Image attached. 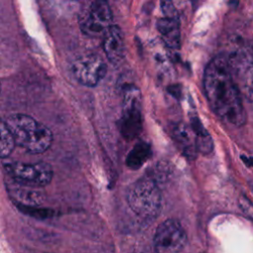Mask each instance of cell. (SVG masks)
I'll use <instances>...</instances> for the list:
<instances>
[{
	"instance_id": "ffe728a7",
	"label": "cell",
	"mask_w": 253,
	"mask_h": 253,
	"mask_svg": "<svg viewBox=\"0 0 253 253\" xmlns=\"http://www.w3.org/2000/svg\"><path fill=\"white\" fill-rule=\"evenodd\" d=\"M240 158L245 163V165H247L248 167H253V157H247L245 155H241Z\"/></svg>"
},
{
	"instance_id": "ac0fdd59",
	"label": "cell",
	"mask_w": 253,
	"mask_h": 253,
	"mask_svg": "<svg viewBox=\"0 0 253 253\" xmlns=\"http://www.w3.org/2000/svg\"><path fill=\"white\" fill-rule=\"evenodd\" d=\"M239 207L244 214L253 220V203L245 196H241L239 198Z\"/></svg>"
},
{
	"instance_id": "e0dca14e",
	"label": "cell",
	"mask_w": 253,
	"mask_h": 253,
	"mask_svg": "<svg viewBox=\"0 0 253 253\" xmlns=\"http://www.w3.org/2000/svg\"><path fill=\"white\" fill-rule=\"evenodd\" d=\"M161 10L164 14V17L166 18H173V19H179L177 10L171 1H161Z\"/></svg>"
},
{
	"instance_id": "9c48e42d",
	"label": "cell",
	"mask_w": 253,
	"mask_h": 253,
	"mask_svg": "<svg viewBox=\"0 0 253 253\" xmlns=\"http://www.w3.org/2000/svg\"><path fill=\"white\" fill-rule=\"evenodd\" d=\"M227 60L240 93L253 107V54L239 50L227 56Z\"/></svg>"
},
{
	"instance_id": "2e32d148",
	"label": "cell",
	"mask_w": 253,
	"mask_h": 253,
	"mask_svg": "<svg viewBox=\"0 0 253 253\" xmlns=\"http://www.w3.org/2000/svg\"><path fill=\"white\" fill-rule=\"evenodd\" d=\"M16 145L17 144H16L13 134L6 126V124L4 123V121H2L1 126H0V156H1V158L4 160L7 157H9L10 154L13 152Z\"/></svg>"
},
{
	"instance_id": "5bb4252c",
	"label": "cell",
	"mask_w": 253,
	"mask_h": 253,
	"mask_svg": "<svg viewBox=\"0 0 253 253\" xmlns=\"http://www.w3.org/2000/svg\"><path fill=\"white\" fill-rule=\"evenodd\" d=\"M191 126L196 135V144L198 152H202L203 154H208L211 152L213 148L211 136L210 135L208 130L203 126L199 118H193L191 121Z\"/></svg>"
},
{
	"instance_id": "4fadbf2b",
	"label": "cell",
	"mask_w": 253,
	"mask_h": 253,
	"mask_svg": "<svg viewBox=\"0 0 253 253\" xmlns=\"http://www.w3.org/2000/svg\"><path fill=\"white\" fill-rule=\"evenodd\" d=\"M152 155L151 146L145 141H138L126 156V163L130 169L140 168Z\"/></svg>"
},
{
	"instance_id": "9a60e30c",
	"label": "cell",
	"mask_w": 253,
	"mask_h": 253,
	"mask_svg": "<svg viewBox=\"0 0 253 253\" xmlns=\"http://www.w3.org/2000/svg\"><path fill=\"white\" fill-rule=\"evenodd\" d=\"M10 194V197L15 200V203H20L22 206L26 207H32V206H38L42 204V197L41 193L36 191H30L24 189V186L15 187V188H9L7 190Z\"/></svg>"
},
{
	"instance_id": "7a4b0ae2",
	"label": "cell",
	"mask_w": 253,
	"mask_h": 253,
	"mask_svg": "<svg viewBox=\"0 0 253 253\" xmlns=\"http://www.w3.org/2000/svg\"><path fill=\"white\" fill-rule=\"evenodd\" d=\"M13 134L16 144L32 154L46 151L53 140L51 130L26 114H12L3 120Z\"/></svg>"
},
{
	"instance_id": "8992f818",
	"label": "cell",
	"mask_w": 253,
	"mask_h": 253,
	"mask_svg": "<svg viewBox=\"0 0 253 253\" xmlns=\"http://www.w3.org/2000/svg\"><path fill=\"white\" fill-rule=\"evenodd\" d=\"M119 128L123 136L126 139L136 137L142 129L140 92L133 86L126 88L125 91Z\"/></svg>"
},
{
	"instance_id": "5b68a950",
	"label": "cell",
	"mask_w": 253,
	"mask_h": 253,
	"mask_svg": "<svg viewBox=\"0 0 253 253\" xmlns=\"http://www.w3.org/2000/svg\"><path fill=\"white\" fill-rule=\"evenodd\" d=\"M113 13L108 2L95 0L86 3L79 15V27L82 33L91 38H98L113 25Z\"/></svg>"
},
{
	"instance_id": "d6986e66",
	"label": "cell",
	"mask_w": 253,
	"mask_h": 253,
	"mask_svg": "<svg viewBox=\"0 0 253 253\" xmlns=\"http://www.w3.org/2000/svg\"><path fill=\"white\" fill-rule=\"evenodd\" d=\"M130 253H158L154 247H147V246H142L138 248H134Z\"/></svg>"
},
{
	"instance_id": "52a82bcc",
	"label": "cell",
	"mask_w": 253,
	"mask_h": 253,
	"mask_svg": "<svg viewBox=\"0 0 253 253\" xmlns=\"http://www.w3.org/2000/svg\"><path fill=\"white\" fill-rule=\"evenodd\" d=\"M71 72L81 85L95 87L105 77L107 64L99 54L87 52L78 55L72 61Z\"/></svg>"
},
{
	"instance_id": "6da1fadb",
	"label": "cell",
	"mask_w": 253,
	"mask_h": 253,
	"mask_svg": "<svg viewBox=\"0 0 253 253\" xmlns=\"http://www.w3.org/2000/svg\"><path fill=\"white\" fill-rule=\"evenodd\" d=\"M203 83L206 97L215 115L227 124L242 126L247 120L246 112L225 55H216L208 63Z\"/></svg>"
},
{
	"instance_id": "7c38bea8",
	"label": "cell",
	"mask_w": 253,
	"mask_h": 253,
	"mask_svg": "<svg viewBox=\"0 0 253 253\" xmlns=\"http://www.w3.org/2000/svg\"><path fill=\"white\" fill-rule=\"evenodd\" d=\"M173 137L181 145L186 156L194 159L198 153L196 144V135L191 126L184 123L175 124L173 126Z\"/></svg>"
},
{
	"instance_id": "8fae6325",
	"label": "cell",
	"mask_w": 253,
	"mask_h": 253,
	"mask_svg": "<svg viewBox=\"0 0 253 253\" xmlns=\"http://www.w3.org/2000/svg\"><path fill=\"white\" fill-rule=\"evenodd\" d=\"M157 30L164 43L172 48L179 49L181 46V29L179 19L160 18L156 24Z\"/></svg>"
},
{
	"instance_id": "30bf717a",
	"label": "cell",
	"mask_w": 253,
	"mask_h": 253,
	"mask_svg": "<svg viewBox=\"0 0 253 253\" xmlns=\"http://www.w3.org/2000/svg\"><path fill=\"white\" fill-rule=\"evenodd\" d=\"M103 50L108 60L117 65L125 58L124 34L119 26L113 25L102 38Z\"/></svg>"
},
{
	"instance_id": "277c9868",
	"label": "cell",
	"mask_w": 253,
	"mask_h": 253,
	"mask_svg": "<svg viewBox=\"0 0 253 253\" xmlns=\"http://www.w3.org/2000/svg\"><path fill=\"white\" fill-rule=\"evenodd\" d=\"M2 165L17 184L29 188L44 187L49 184L53 176L52 167L43 161L27 163L3 160Z\"/></svg>"
},
{
	"instance_id": "ba28073f",
	"label": "cell",
	"mask_w": 253,
	"mask_h": 253,
	"mask_svg": "<svg viewBox=\"0 0 253 253\" xmlns=\"http://www.w3.org/2000/svg\"><path fill=\"white\" fill-rule=\"evenodd\" d=\"M187 243V234L181 223L174 218H168L156 228L153 247L158 253H178Z\"/></svg>"
},
{
	"instance_id": "3957f363",
	"label": "cell",
	"mask_w": 253,
	"mask_h": 253,
	"mask_svg": "<svg viewBox=\"0 0 253 253\" xmlns=\"http://www.w3.org/2000/svg\"><path fill=\"white\" fill-rule=\"evenodd\" d=\"M130 210L143 220L151 221L160 213L162 194L153 176L145 175L132 183L126 192Z\"/></svg>"
}]
</instances>
